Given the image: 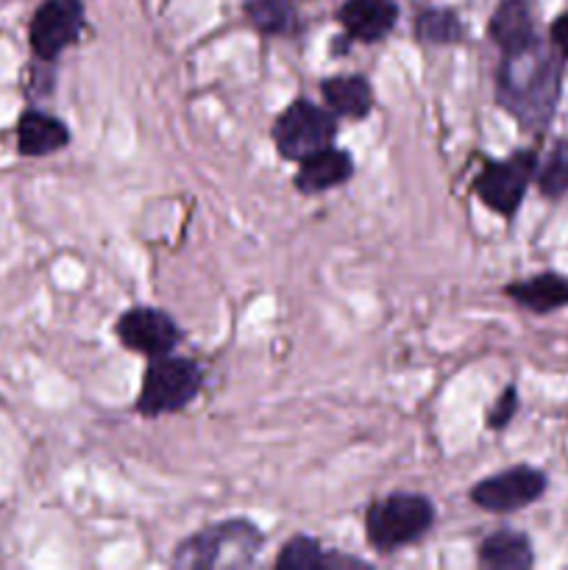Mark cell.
<instances>
[{"mask_svg": "<svg viewBox=\"0 0 568 570\" xmlns=\"http://www.w3.org/2000/svg\"><path fill=\"white\" fill-rule=\"evenodd\" d=\"M516 406H518V395H516V387H507L505 393H501L499 404L490 410L488 415V426L490 429H505L507 423L512 421V415H516Z\"/></svg>", "mask_w": 568, "mask_h": 570, "instance_id": "obj_21", "label": "cell"}, {"mask_svg": "<svg viewBox=\"0 0 568 570\" xmlns=\"http://www.w3.org/2000/svg\"><path fill=\"white\" fill-rule=\"evenodd\" d=\"M262 534L248 521H226L195 534L173 557L178 568H239L251 566Z\"/></svg>", "mask_w": 568, "mask_h": 570, "instance_id": "obj_2", "label": "cell"}, {"mask_svg": "<svg viewBox=\"0 0 568 570\" xmlns=\"http://www.w3.org/2000/svg\"><path fill=\"white\" fill-rule=\"evenodd\" d=\"M507 295L529 312H555L568 304V282L555 273H540L507 287Z\"/></svg>", "mask_w": 568, "mask_h": 570, "instance_id": "obj_14", "label": "cell"}, {"mask_svg": "<svg viewBox=\"0 0 568 570\" xmlns=\"http://www.w3.org/2000/svg\"><path fill=\"white\" fill-rule=\"evenodd\" d=\"M115 332L128 351H137V354L150 356V360L154 356L173 354V348L182 340L178 323L167 312L148 309V306L123 312Z\"/></svg>", "mask_w": 568, "mask_h": 570, "instance_id": "obj_9", "label": "cell"}, {"mask_svg": "<svg viewBox=\"0 0 568 570\" xmlns=\"http://www.w3.org/2000/svg\"><path fill=\"white\" fill-rule=\"evenodd\" d=\"M84 26L81 0H45L31 20V48L39 59L53 61L61 50L70 48Z\"/></svg>", "mask_w": 568, "mask_h": 570, "instance_id": "obj_8", "label": "cell"}, {"mask_svg": "<svg viewBox=\"0 0 568 570\" xmlns=\"http://www.w3.org/2000/svg\"><path fill=\"white\" fill-rule=\"evenodd\" d=\"M479 562L493 570H527L532 568V546L518 532H496L479 546Z\"/></svg>", "mask_w": 568, "mask_h": 570, "instance_id": "obj_16", "label": "cell"}, {"mask_svg": "<svg viewBox=\"0 0 568 570\" xmlns=\"http://www.w3.org/2000/svg\"><path fill=\"white\" fill-rule=\"evenodd\" d=\"M332 557L321 549L315 538H306V534H298V538L290 540L282 549V554L276 557L278 570H315V568H329L332 566Z\"/></svg>", "mask_w": 568, "mask_h": 570, "instance_id": "obj_17", "label": "cell"}, {"mask_svg": "<svg viewBox=\"0 0 568 570\" xmlns=\"http://www.w3.org/2000/svg\"><path fill=\"white\" fill-rule=\"evenodd\" d=\"M490 37L505 53H518V50L535 45V26L523 0H505L490 17Z\"/></svg>", "mask_w": 568, "mask_h": 570, "instance_id": "obj_13", "label": "cell"}, {"mask_svg": "<svg viewBox=\"0 0 568 570\" xmlns=\"http://www.w3.org/2000/svg\"><path fill=\"white\" fill-rule=\"evenodd\" d=\"M399 20L395 0H345L340 22L356 42H379Z\"/></svg>", "mask_w": 568, "mask_h": 570, "instance_id": "obj_10", "label": "cell"}, {"mask_svg": "<svg viewBox=\"0 0 568 570\" xmlns=\"http://www.w3.org/2000/svg\"><path fill=\"white\" fill-rule=\"evenodd\" d=\"M540 193L546 198H560L562 193H568V154L566 150H557L549 159V165L540 170Z\"/></svg>", "mask_w": 568, "mask_h": 570, "instance_id": "obj_20", "label": "cell"}, {"mask_svg": "<svg viewBox=\"0 0 568 570\" xmlns=\"http://www.w3.org/2000/svg\"><path fill=\"white\" fill-rule=\"evenodd\" d=\"M546 490V476L535 468L518 465L482 479L471 490V501L484 512H516L538 501Z\"/></svg>", "mask_w": 568, "mask_h": 570, "instance_id": "obj_7", "label": "cell"}, {"mask_svg": "<svg viewBox=\"0 0 568 570\" xmlns=\"http://www.w3.org/2000/svg\"><path fill=\"white\" fill-rule=\"evenodd\" d=\"M535 161L538 159L529 150L510 156V159L488 161L484 170L477 176V181H473V193H477V198L484 206H490L499 215L512 217L518 206H521L523 193H527Z\"/></svg>", "mask_w": 568, "mask_h": 570, "instance_id": "obj_6", "label": "cell"}, {"mask_svg": "<svg viewBox=\"0 0 568 570\" xmlns=\"http://www.w3.org/2000/svg\"><path fill=\"white\" fill-rule=\"evenodd\" d=\"M70 142V131L61 120L45 111H26L17 126V145L22 156H48Z\"/></svg>", "mask_w": 568, "mask_h": 570, "instance_id": "obj_12", "label": "cell"}, {"mask_svg": "<svg viewBox=\"0 0 568 570\" xmlns=\"http://www.w3.org/2000/svg\"><path fill=\"white\" fill-rule=\"evenodd\" d=\"M415 33L421 42L451 45L462 39V22L451 11L429 9L415 20Z\"/></svg>", "mask_w": 568, "mask_h": 570, "instance_id": "obj_18", "label": "cell"}, {"mask_svg": "<svg viewBox=\"0 0 568 570\" xmlns=\"http://www.w3.org/2000/svg\"><path fill=\"white\" fill-rule=\"evenodd\" d=\"M354 173V161L345 150L337 148H323L317 154L301 159V170L295 173V187L301 193H323V189H332L345 184Z\"/></svg>", "mask_w": 568, "mask_h": 570, "instance_id": "obj_11", "label": "cell"}, {"mask_svg": "<svg viewBox=\"0 0 568 570\" xmlns=\"http://www.w3.org/2000/svg\"><path fill=\"white\" fill-rule=\"evenodd\" d=\"M200 384H204V376L193 360L173 354L154 356L143 376L137 410L148 417L184 410L198 399Z\"/></svg>", "mask_w": 568, "mask_h": 570, "instance_id": "obj_3", "label": "cell"}, {"mask_svg": "<svg viewBox=\"0 0 568 570\" xmlns=\"http://www.w3.org/2000/svg\"><path fill=\"white\" fill-rule=\"evenodd\" d=\"M434 521V507L415 493H395L368 507L365 532L376 549L393 551L423 538Z\"/></svg>", "mask_w": 568, "mask_h": 570, "instance_id": "obj_4", "label": "cell"}, {"mask_svg": "<svg viewBox=\"0 0 568 570\" xmlns=\"http://www.w3.org/2000/svg\"><path fill=\"white\" fill-rule=\"evenodd\" d=\"M334 134H337L334 117L312 100L298 98L278 115L276 126H273V142L284 159L301 161L329 148Z\"/></svg>", "mask_w": 568, "mask_h": 570, "instance_id": "obj_5", "label": "cell"}, {"mask_svg": "<svg viewBox=\"0 0 568 570\" xmlns=\"http://www.w3.org/2000/svg\"><path fill=\"white\" fill-rule=\"evenodd\" d=\"M245 14L262 33H284L293 22L287 0H245Z\"/></svg>", "mask_w": 568, "mask_h": 570, "instance_id": "obj_19", "label": "cell"}, {"mask_svg": "<svg viewBox=\"0 0 568 570\" xmlns=\"http://www.w3.org/2000/svg\"><path fill=\"white\" fill-rule=\"evenodd\" d=\"M551 42L560 48L562 56H568V14H560L551 22Z\"/></svg>", "mask_w": 568, "mask_h": 570, "instance_id": "obj_22", "label": "cell"}, {"mask_svg": "<svg viewBox=\"0 0 568 570\" xmlns=\"http://www.w3.org/2000/svg\"><path fill=\"white\" fill-rule=\"evenodd\" d=\"M557 67L549 56L538 48V42L518 53H505V65L499 72L501 104L521 117L523 122H543L555 106Z\"/></svg>", "mask_w": 568, "mask_h": 570, "instance_id": "obj_1", "label": "cell"}, {"mask_svg": "<svg viewBox=\"0 0 568 570\" xmlns=\"http://www.w3.org/2000/svg\"><path fill=\"white\" fill-rule=\"evenodd\" d=\"M323 98H326L329 109L337 111V115L351 117V120H360L371 111L373 106V92L371 83L362 76H334L323 81Z\"/></svg>", "mask_w": 568, "mask_h": 570, "instance_id": "obj_15", "label": "cell"}]
</instances>
